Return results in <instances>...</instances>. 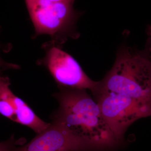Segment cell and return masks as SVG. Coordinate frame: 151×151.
I'll list each match as a JSON object with an SVG mask.
<instances>
[{
    "instance_id": "cell-6",
    "label": "cell",
    "mask_w": 151,
    "mask_h": 151,
    "mask_svg": "<svg viewBox=\"0 0 151 151\" xmlns=\"http://www.w3.org/2000/svg\"><path fill=\"white\" fill-rule=\"evenodd\" d=\"M31 141L19 146L18 151H96L85 141L60 125L50 123Z\"/></svg>"
},
{
    "instance_id": "cell-4",
    "label": "cell",
    "mask_w": 151,
    "mask_h": 151,
    "mask_svg": "<svg viewBox=\"0 0 151 151\" xmlns=\"http://www.w3.org/2000/svg\"><path fill=\"white\" fill-rule=\"evenodd\" d=\"M115 137L124 144L127 129L139 119L151 116V111L124 94L97 89L92 93Z\"/></svg>"
},
{
    "instance_id": "cell-5",
    "label": "cell",
    "mask_w": 151,
    "mask_h": 151,
    "mask_svg": "<svg viewBox=\"0 0 151 151\" xmlns=\"http://www.w3.org/2000/svg\"><path fill=\"white\" fill-rule=\"evenodd\" d=\"M46 68L59 89H89L92 93L99 81L92 80L74 58L60 47L52 45L40 63Z\"/></svg>"
},
{
    "instance_id": "cell-9",
    "label": "cell",
    "mask_w": 151,
    "mask_h": 151,
    "mask_svg": "<svg viewBox=\"0 0 151 151\" xmlns=\"http://www.w3.org/2000/svg\"><path fill=\"white\" fill-rule=\"evenodd\" d=\"M18 65L5 62L0 57V75L4 70L8 69H17L19 68Z\"/></svg>"
},
{
    "instance_id": "cell-11",
    "label": "cell",
    "mask_w": 151,
    "mask_h": 151,
    "mask_svg": "<svg viewBox=\"0 0 151 151\" xmlns=\"http://www.w3.org/2000/svg\"><path fill=\"white\" fill-rule=\"evenodd\" d=\"M150 28H149V33H150V34L151 35V26L150 27Z\"/></svg>"
},
{
    "instance_id": "cell-1",
    "label": "cell",
    "mask_w": 151,
    "mask_h": 151,
    "mask_svg": "<svg viewBox=\"0 0 151 151\" xmlns=\"http://www.w3.org/2000/svg\"><path fill=\"white\" fill-rule=\"evenodd\" d=\"M85 89H60L53 96L59 107L51 116L60 125L96 151L117 150L124 144L115 137L99 105Z\"/></svg>"
},
{
    "instance_id": "cell-7",
    "label": "cell",
    "mask_w": 151,
    "mask_h": 151,
    "mask_svg": "<svg viewBox=\"0 0 151 151\" xmlns=\"http://www.w3.org/2000/svg\"><path fill=\"white\" fill-rule=\"evenodd\" d=\"M10 85L8 76L0 75V114L15 122L18 97L12 92Z\"/></svg>"
},
{
    "instance_id": "cell-10",
    "label": "cell",
    "mask_w": 151,
    "mask_h": 151,
    "mask_svg": "<svg viewBox=\"0 0 151 151\" xmlns=\"http://www.w3.org/2000/svg\"><path fill=\"white\" fill-rule=\"evenodd\" d=\"M50 1L55 3H73L75 0H47Z\"/></svg>"
},
{
    "instance_id": "cell-8",
    "label": "cell",
    "mask_w": 151,
    "mask_h": 151,
    "mask_svg": "<svg viewBox=\"0 0 151 151\" xmlns=\"http://www.w3.org/2000/svg\"><path fill=\"white\" fill-rule=\"evenodd\" d=\"M26 142L25 138L16 139L14 135L12 134L6 140L0 142V151H18L19 147L24 145Z\"/></svg>"
},
{
    "instance_id": "cell-3",
    "label": "cell",
    "mask_w": 151,
    "mask_h": 151,
    "mask_svg": "<svg viewBox=\"0 0 151 151\" xmlns=\"http://www.w3.org/2000/svg\"><path fill=\"white\" fill-rule=\"evenodd\" d=\"M35 35L47 34L52 38V45L63 42L66 38L77 37L75 24L80 14L73 3H55L47 0H25Z\"/></svg>"
},
{
    "instance_id": "cell-2",
    "label": "cell",
    "mask_w": 151,
    "mask_h": 151,
    "mask_svg": "<svg viewBox=\"0 0 151 151\" xmlns=\"http://www.w3.org/2000/svg\"><path fill=\"white\" fill-rule=\"evenodd\" d=\"M97 89L127 95L151 111V39L142 50L122 47Z\"/></svg>"
}]
</instances>
